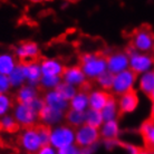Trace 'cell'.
Returning a JSON list of instances; mask_svg holds the SVG:
<instances>
[{"label": "cell", "instance_id": "6da1fadb", "mask_svg": "<svg viewBox=\"0 0 154 154\" xmlns=\"http://www.w3.org/2000/svg\"><path fill=\"white\" fill-rule=\"evenodd\" d=\"M79 66L85 73L87 79H96L107 70L106 56L100 53H85L81 56Z\"/></svg>", "mask_w": 154, "mask_h": 154}, {"label": "cell", "instance_id": "7a4b0ae2", "mask_svg": "<svg viewBox=\"0 0 154 154\" xmlns=\"http://www.w3.org/2000/svg\"><path fill=\"white\" fill-rule=\"evenodd\" d=\"M76 128L68 124H58L50 127L49 144L56 150H62L64 147L74 145L76 143Z\"/></svg>", "mask_w": 154, "mask_h": 154}, {"label": "cell", "instance_id": "3957f363", "mask_svg": "<svg viewBox=\"0 0 154 154\" xmlns=\"http://www.w3.org/2000/svg\"><path fill=\"white\" fill-rule=\"evenodd\" d=\"M126 53L130 59V69L137 76L154 68V58L149 53L137 51L132 46L126 50Z\"/></svg>", "mask_w": 154, "mask_h": 154}, {"label": "cell", "instance_id": "277c9868", "mask_svg": "<svg viewBox=\"0 0 154 154\" xmlns=\"http://www.w3.org/2000/svg\"><path fill=\"white\" fill-rule=\"evenodd\" d=\"M136 86H137V75L128 68L114 75L111 92L116 96H119L124 93L134 91Z\"/></svg>", "mask_w": 154, "mask_h": 154}, {"label": "cell", "instance_id": "5b68a950", "mask_svg": "<svg viewBox=\"0 0 154 154\" xmlns=\"http://www.w3.org/2000/svg\"><path fill=\"white\" fill-rule=\"evenodd\" d=\"M11 114L17 121L18 125L23 128L36 126L37 122L39 121V113L36 112L30 105L26 103L17 102V104L14 105Z\"/></svg>", "mask_w": 154, "mask_h": 154}, {"label": "cell", "instance_id": "8992f818", "mask_svg": "<svg viewBox=\"0 0 154 154\" xmlns=\"http://www.w3.org/2000/svg\"><path fill=\"white\" fill-rule=\"evenodd\" d=\"M19 144L26 153L36 154L42 146H44L42 137L39 135L38 127H25L19 135Z\"/></svg>", "mask_w": 154, "mask_h": 154}, {"label": "cell", "instance_id": "52a82bcc", "mask_svg": "<svg viewBox=\"0 0 154 154\" xmlns=\"http://www.w3.org/2000/svg\"><path fill=\"white\" fill-rule=\"evenodd\" d=\"M76 145L81 149L95 147L100 140V128L93 127L88 124H83L76 128Z\"/></svg>", "mask_w": 154, "mask_h": 154}, {"label": "cell", "instance_id": "ba28073f", "mask_svg": "<svg viewBox=\"0 0 154 154\" xmlns=\"http://www.w3.org/2000/svg\"><path fill=\"white\" fill-rule=\"evenodd\" d=\"M131 44L137 51L150 54L154 50V34L147 28H140L132 36Z\"/></svg>", "mask_w": 154, "mask_h": 154}, {"label": "cell", "instance_id": "9c48e42d", "mask_svg": "<svg viewBox=\"0 0 154 154\" xmlns=\"http://www.w3.org/2000/svg\"><path fill=\"white\" fill-rule=\"evenodd\" d=\"M15 56L17 57L18 60L21 63H27L36 60L37 57L40 54V48L39 45L36 42H31V40H26L18 44L15 47Z\"/></svg>", "mask_w": 154, "mask_h": 154}, {"label": "cell", "instance_id": "30bf717a", "mask_svg": "<svg viewBox=\"0 0 154 154\" xmlns=\"http://www.w3.org/2000/svg\"><path fill=\"white\" fill-rule=\"evenodd\" d=\"M106 63H107V70L114 75L130 68V59L126 51L116 50L108 54L106 56Z\"/></svg>", "mask_w": 154, "mask_h": 154}, {"label": "cell", "instance_id": "8fae6325", "mask_svg": "<svg viewBox=\"0 0 154 154\" xmlns=\"http://www.w3.org/2000/svg\"><path fill=\"white\" fill-rule=\"evenodd\" d=\"M62 81L65 83L73 85L77 88L83 87L86 82H87V77L83 72L82 67L79 65H72L68 67H65V69L63 72Z\"/></svg>", "mask_w": 154, "mask_h": 154}, {"label": "cell", "instance_id": "7c38bea8", "mask_svg": "<svg viewBox=\"0 0 154 154\" xmlns=\"http://www.w3.org/2000/svg\"><path fill=\"white\" fill-rule=\"evenodd\" d=\"M117 104H119V113L121 114H132L139 107L140 98L137 93L135 91L124 93L117 97Z\"/></svg>", "mask_w": 154, "mask_h": 154}, {"label": "cell", "instance_id": "4fadbf2b", "mask_svg": "<svg viewBox=\"0 0 154 154\" xmlns=\"http://www.w3.org/2000/svg\"><path fill=\"white\" fill-rule=\"evenodd\" d=\"M64 119H65V112L48 107L46 105L39 112V122H42V124L45 126L53 127L60 124Z\"/></svg>", "mask_w": 154, "mask_h": 154}, {"label": "cell", "instance_id": "5bb4252c", "mask_svg": "<svg viewBox=\"0 0 154 154\" xmlns=\"http://www.w3.org/2000/svg\"><path fill=\"white\" fill-rule=\"evenodd\" d=\"M44 102L45 105L48 107L55 108L62 112H66L69 109V100H65L64 97L57 92V89H51V91H46L44 94Z\"/></svg>", "mask_w": 154, "mask_h": 154}, {"label": "cell", "instance_id": "9a60e30c", "mask_svg": "<svg viewBox=\"0 0 154 154\" xmlns=\"http://www.w3.org/2000/svg\"><path fill=\"white\" fill-rule=\"evenodd\" d=\"M44 76H60L65 69L62 60L55 57H45L39 62Z\"/></svg>", "mask_w": 154, "mask_h": 154}, {"label": "cell", "instance_id": "2e32d148", "mask_svg": "<svg viewBox=\"0 0 154 154\" xmlns=\"http://www.w3.org/2000/svg\"><path fill=\"white\" fill-rule=\"evenodd\" d=\"M111 94L108 91L102 88H95L88 92V98H89V108L102 111V108L104 107L108 100L111 98Z\"/></svg>", "mask_w": 154, "mask_h": 154}, {"label": "cell", "instance_id": "e0dca14e", "mask_svg": "<svg viewBox=\"0 0 154 154\" xmlns=\"http://www.w3.org/2000/svg\"><path fill=\"white\" fill-rule=\"evenodd\" d=\"M23 67H25L27 84L39 86V82H40L42 76L40 64L38 62H36V60H32V62L23 63Z\"/></svg>", "mask_w": 154, "mask_h": 154}, {"label": "cell", "instance_id": "ac0fdd59", "mask_svg": "<svg viewBox=\"0 0 154 154\" xmlns=\"http://www.w3.org/2000/svg\"><path fill=\"white\" fill-rule=\"evenodd\" d=\"M39 96V91L37 88V86L30 84H23V86H20L19 88H17V93H16V97H17V102L19 103H26L29 104L30 102L37 98Z\"/></svg>", "mask_w": 154, "mask_h": 154}, {"label": "cell", "instance_id": "d6986e66", "mask_svg": "<svg viewBox=\"0 0 154 154\" xmlns=\"http://www.w3.org/2000/svg\"><path fill=\"white\" fill-rule=\"evenodd\" d=\"M100 139L108 140V139H119L121 134V125L117 119L112 121H105L100 127Z\"/></svg>", "mask_w": 154, "mask_h": 154}, {"label": "cell", "instance_id": "ffe728a7", "mask_svg": "<svg viewBox=\"0 0 154 154\" xmlns=\"http://www.w3.org/2000/svg\"><path fill=\"white\" fill-rule=\"evenodd\" d=\"M69 108L79 112H86L89 108L88 92L85 89H78L75 96L69 100Z\"/></svg>", "mask_w": 154, "mask_h": 154}, {"label": "cell", "instance_id": "44dd1931", "mask_svg": "<svg viewBox=\"0 0 154 154\" xmlns=\"http://www.w3.org/2000/svg\"><path fill=\"white\" fill-rule=\"evenodd\" d=\"M140 133L142 135L143 141L145 143L147 149L154 151V121L146 119L140 126Z\"/></svg>", "mask_w": 154, "mask_h": 154}, {"label": "cell", "instance_id": "7402d4cb", "mask_svg": "<svg viewBox=\"0 0 154 154\" xmlns=\"http://www.w3.org/2000/svg\"><path fill=\"white\" fill-rule=\"evenodd\" d=\"M17 65H18V59L15 54L9 51L0 53V74L9 75Z\"/></svg>", "mask_w": 154, "mask_h": 154}, {"label": "cell", "instance_id": "603a6c76", "mask_svg": "<svg viewBox=\"0 0 154 154\" xmlns=\"http://www.w3.org/2000/svg\"><path fill=\"white\" fill-rule=\"evenodd\" d=\"M137 87L143 94L150 95L154 89V68L137 76Z\"/></svg>", "mask_w": 154, "mask_h": 154}, {"label": "cell", "instance_id": "cb8c5ba5", "mask_svg": "<svg viewBox=\"0 0 154 154\" xmlns=\"http://www.w3.org/2000/svg\"><path fill=\"white\" fill-rule=\"evenodd\" d=\"M8 77H9L12 88H19L20 86L26 84L27 81H26V73H25L23 63H18V65L16 66L15 69L8 75Z\"/></svg>", "mask_w": 154, "mask_h": 154}, {"label": "cell", "instance_id": "d4e9b609", "mask_svg": "<svg viewBox=\"0 0 154 154\" xmlns=\"http://www.w3.org/2000/svg\"><path fill=\"white\" fill-rule=\"evenodd\" d=\"M100 112H102L104 122L105 121H112V119H119V115L121 113H119V104H117V98L111 96V98L108 100V102L106 103L104 107L102 108Z\"/></svg>", "mask_w": 154, "mask_h": 154}, {"label": "cell", "instance_id": "484cf974", "mask_svg": "<svg viewBox=\"0 0 154 154\" xmlns=\"http://www.w3.org/2000/svg\"><path fill=\"white\" fill-rule=\"evenodd\" d=\"M65 121L68 125L73 126L74 128H77L85 124V112H79L69 108L65 112Z\"/></svg>", "mask_w": 154, "mask_h": 154}, {"label": "cell", "instance_id": "4316f807", "mask_svg": "<svg viewBox=\"0 0 154 154\" xmlns=\"http://www.w3.org/2000/svg\"><path fill=\"white\" fill-rule=\"evenodd\" d=\"M103 123H104V119H103V115H102L100 111L88 108L85 112V124H88V125H91L93 127L100 128Z\"/></svg>", "mask_w": 154, "mask_h": 154}, {"label": "cell", "instance_id": "83f0119b", "mask_svg": "<svg viewBox=\"0 0 154 154\" xmlns=\"http://www.w3.org/2000/svg\"><path fill=\"white\" fill-rule=\"evenodd\" d=\"M62 83V77L60 76H42V79L39 82V86L45 91H51L56 89L58 85Z\"/></svg>", "mask_w": 154, "mask_h": 154}, {"label": "cell", "instance_id": "f1b7e54d", "mask_svg": "<svg viewBox=\"0 0 154 154\" xmlns=\"http://www.w3.org/2000/svg\"><path fill=\"white\" fill-rule=\"evenodd\" d=\"M19 126L12 114H7L0 117V130L4 132H14Z\"/></svg>", "mask_w": 154, "mask_h": 154}, {"label": "cell", "instance_id": "f546056e", "mask_svg": "<svg viewBox=\"0 0 154 154\" xmlns=\"http://www.w3.org/2000/svg\"><path fill=\"white\" fill-rule=\"evenodd\" d=\"M95 81H96L98 88L105 89V91H111L113 81H114V74L109 73L108 70H106L105 73H103L102 75L97 77Z\"/></svg>", "mask_w": 154, "mask_h": 154}, {"label": "cell", "instance_id": "4dcf8cb0", "mask_svg": "<svg viewBox=\"0 0 154 154\" xmlns=\"http://www.w3.org/2000/svg\"><path fill=\"white\" fill-rule=\"evenodd\" d=\"M56 89H57V92L67 100H72V98L75 96V94L77 93V91H78L77 87L68 84V83H65V82H63V81L60 84L58 85V87Z\"/></svg>", "mask_w": 154, "mask_h": 154}, {"label": "cell", "instance_id": "1f68e13d", "mask_svg": "<svg viewBox=\"0 0 154 154\" xmlns=\"http://www.w3.org/2000/svg\"><path fill=\"white\" fill-rule=\"evenodd\" d=\"M14 108L12 98L9 94H0V117L7 114H10Z\"/></svg>", "mask_w": 154, "mask_h": 154}, {"label": "cell", "instance_id": "d6a6232c", "mask_svg": "<svg viewBox=\"0 0 154 154\" xmlns=\"http://www.w3.org/2000/svg\"><path fill=\"white\" fill-rule=\"evenodd\" d=\"M11 88L12 87L8 75L0 74V94H8Z\"/></svg>", "mask_w": 154, "mask_h": 154}, {"label": "cell", "instance_id": "836d02e7", "mask_svg": "<svg viewBox=\"0 0 154 154\" xmlns=\"http://www.w3.org/2000/svg\"><path fill=\"white\" fill-rule=\"evenodd\" d=\"M37 127H38L39 135H40V137H42V144H44V145H47V144H49L50 127L45 126V125H40V126H37Z\"/></svg>", "mask_w": 154, "mask_h": 154}, {"label": "cell", "instance_id": "e575fe53", "mask_svg": "<svg viewBox=\"0 0 154 154\" xmlns=\"http://www.w3.org/2000/svg\"><path fill=\"white\" fill-rule=\"evenodd\" d=\"M58 154H82V149L78 145L74 144L70 146L64 147L62 150H58Z\"/></svg>", "mask_w": 154, "mask_h": 154}, {"label": "cell", "instance_id": "d590c367", "mask_svg": "<svg viewBox=\"0 0 154 154\" xmlns=\"http://www.w3.org/2000/svg\"><path fill=\"white\" fill-rule=\"evenodd\" d=\"M29 105H30L31 107L35 109L36 112H40L42 108L45 107V102H44V98L40 96H38L37 98H35V100H32V102H30L29 103Z\"/></svg>", "mask_w": 154, "mask_h": 154}, {"label": "cell", "instance_id": "8d00e7d4", "mask_svg": "<svg viewBox=\"0 0 154 154\" xmlns=\"http://www.w3.org/2000/svg\"><path fill=\"white\" fill-rule=\"evenodd\" d=\"M103 145L105 146L106 150H114L117 146H119V139H108L103 140Z\"/></svg>", "mask_w": 154, "mask_h": 154}, {"label": "cell", "instance_id": "74e56055", "mask_svg": "<svg viewBox=\"0 0 154 154\" xmlns=\"http://www.w3.org/2000/svg\"><path fill=\"white\" fill-rule=\"evenodd\" d=\"M36 154H58V150H56L50 144H47V145H44V146L40 147Z\"/></svg>", "mask_w": 154, "mask_h": 154}, {"label": "cell", "instance_id": "f35d334b", "mask_svg": "<svg viewBox=\"0 0 154 154\" xmlns=\"http://www.w3.org/2000/svg\"><path fill=\"white\" fill-rule=\"evenodd\" d=\"M123 146L127 154H139V152L141 151V149L139 146H136L135 144H133V143H125Z\"/></svg>", "mask_w": 154, "mask_h": 154}, {"label": "cell", "instance_id": "ab89813d", "mask_svg": "<svg viewBox=\"0 0 154 154\" xmlns=\"http://www.w3.org/2000/svg\"><path fill=\"white\" fill-rule=\"evenodd\" d=\"M95 147H89V149H82V154H92L94 152Z\"/></svg>", "mask_w": 154, "mask_h": 154}, {"label": "cell", "instance_id": "60d3db41", "mask_svg": "<svg viewBox=\"0 0 154 154\" xmlns=\"http://www.w3.org/2000/svg\"><path fill=\"white\" fill-rule=\"evenodd\" d=\"M139 154H154V151H151V150H141L139 152Z\"/></svg>", "mask_w": 154, "mask_h": 154}, {"label": "cell", "instance_id": "b9f144b4", "mask_svg": "<svg viewBox=\"0 0 154 154\" xmlns=\"http://www.w3.org/2000/svg\"><path fill=\"white\" fill-rule=\"evenodd\" d=\"M151 119H153L154 121V103H152V105H151Z\"/></svg>", "mask_w": 154, "mask_h": 154}, {"label": "cell", "instance_id": "7bdbcfd3", "mask_svg": "<svg viewBox=\"0 0 154 154\" xmlns=\"http://www.w3.org/2000/svg\"><path fill=\"white\" fill-rule=\"evenodd\" d=\"M149 97H150V100H152V103H154V89L150 93V95H149Z\"/></svg>", "mask_w": 154, "mask_h": 154}, {"label": "cell", "instance_id": "ee69618b", "mask_svg": "<svg viewBox=\"0 0 154 154\" xmlns=\"http://www.w3.org/2000/svg\"><path fill=\"white\" fill-rule=\"evenodd\" d=\"M32 4H38V2H42V0H30Z\"/></svg>", "mask_w": 154, "mask_h": 154}, {"label": "cell", "instance_id": "f6af8a7d", "mask_svg": "<svg viewBox=\"0 0 154 154\" xmlns=\"http://www.w3.org/2000/svg\"><path fill=\"white\" fill-rule=\"evenodd\" d=\"M44 1H50V0H44Z\"/></svg>", "mask_w": 154, "mask_h": 154}]
</instances>
